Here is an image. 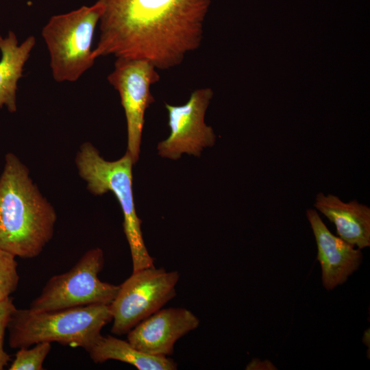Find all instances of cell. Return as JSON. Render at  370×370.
Masks as SVG:
<instances>
[{
  "label": "cell",
  "instance_id": "cell-1",
  "mask_svg": "<svg viewBox=\"0 0 370 370\" xmlns=\"http://www.w3.org/2000/svg\"><path fill=\"white\" fill-rule=\"evenodd\" d=\"M103 5L95 59H145L157 69L180 65L197 49L210 0H98Z\"/></svg>",
  "mask_w": 370,
  "mask_h": 370
},
{
  "label": "cell",
  "instance_id": "cell-2",
  "mask_svg": "<svg viewBox=\"0 0 370 370\" xmlns=\"http://www.w3.org/2000/svg\"><path fill=\"white\" fill-rule=\"evenodd\" d=\"M56 221L28 168L8 153L0 175V248L15 257L36 258L52 239Z\"/></svg>",
  "mask_w": 370,
  "mask_h": 370
},
{
  "label": "cell",
  "instance_id": "cell-3",
  "mask_svg": "<svg viewBox=\"0 0 370 370\" xmlns=\"http://www.w3.org/2000/svg\"><path fill=\"white\" fill-rule=\"evenodd\" d=\"M112 320L110 304H92L60 310L34 312L17 309L8 325L10 347H29L40 342H56L86 352Z\"/></svg>",
  "mask_w": 370,
  "mask_h": 370
},
{
  "label": "cell",
  "instance_id": "cell-4",
  "mask_svg": "<svg viewBox=\"0 0 370 370\" xmlns=\"http://www.w3.org/2000/svg\"><path fill=\"white\" fill-rule=\"evenodd\" d=\"M75 164L79 175L86 182L87 189L95 195L111 191L117 199L123 214V232L132 261V272L154 267L144 243L142 221L136 211L132 190V166L135 164L126 151L120 159L108 161L90 142L79 147Z\"/></svg>",
  "mask_w": 370,
  "mask_h": 370
},
{
  "label": "cell",
  "instance_id": "cell-5",
  "mask_svg": "<svg viewBox=\"0 0 370 370\" xmlns=\"http://www.w3.org/2000/svg\"><path fill=\"white\" fill-rule=\"evenodd\" d=\"M103 11V4L97 1L91 6L54 15L42 27L56 82H74L92 66L96 60L91 49L92 39Z\"/></svg>",
  "mask_w": 370,
  "mask_h": 370
},
{
  "label": "cell",
  "instance_id": "cell-6",
  "mask_svg": "<svg viewBox=\"0 0 370 370\" xmlns=\"http://www.w3.org/2000/svg\"><path fill=\"white\" fill-rule=\"evenodd\" d=\"M99 247L86 251L67 272L52 276L40 294L29 304L34 312H45L92 304H110L119 285L102 282L98 277L104 267Z\"/></svg>",
  "mask_w": 370,
  "mask_h": 370
},
{
  "label": "cell",
  "instance_id": "cell-7",
  "mask_svg": "<svg viewBox=\"0 0 370 370\" xmlns=\"http://www.w3.org/2000/svg\"><path fill=\"white\" fill-rule=\"evenodd\" d=\"M180 274L164 268L152 267L134 272L119 285L110 304L115 335L127 334L134 326L149 317L176 295Z\"/></svg>",
  "mask_w": 370,
  "mask_h": 370
},
{
  "label": "cell",
  "instance_id": "cell-8",
  "mask_svg": "<svg viewBox=\"0 0 370 370\" xmlns=\"http://www.w3.org/2000/svg\"><path fill=\"white\" fill-rule=\"evenodd\" d=\"M107 79L119 94L127 121V151L136 163L139 157L145 113L155 101L150 87L160 80V75L147 60L117 58Z\"/></svg>",
  "mask_w": 370,
  "mask_h": 370
},
{
  "label": "cell",
  "instance_id": "cell-9",
  "mask_svg": "<svg viewBox=\"0 0 370 370\" xmlns=\"http://www.w3.org/2000/svg\"><path fill=\"white\" fill-rule=\"evenodd\" d=\"M212 95L209 88H198L192 92L185 104L165 103L170 134L158 145L160 156L172 160L180 158L184 153L199 156L204 147L214 145V133L204 121Z\"/></svg>",
  "mask_w": 370,
  "mask_h": 370
},
{
  "label": "cell",
  "instance_id": "cell-10",
  "mask_svg": "<svg viewBox=\"0 0 370 370\" xmlns=\"http://www.w3.org/2000/svg\"><path fill=\"white\" fill-rule=\"evenodd\" d=\"M199 323V318L187 308H160L130 330L127 338L143 352L169 356L177 341L197 329Z\"/></svg>",
  "mask_w": 370,
  "mask_h": 370
},
{
  "label": "cell",
  "instance_id": "cell-11",
  "mask_svg": "<svg viewBox=\"0 0 370 370\" xmlns=\"http://www.w3.org/2000/svg\"><path fill=\"white\" fill-rule=\"evenodd\" d=\"M306 217L312 230L317 247V260L322 272V284L331 291L345 283L356 271L362 260L360 249L334 236L314 209H308Z\"/></svg>",
  "mask_w": 370,
  "mask_h": 370
},
{
  "label": "cell",
  "instance_id": "cell-12",
  "mask_svg": "<svg viewBox=\"0 0 370 370\" xmlns=\"http://www.w3.org/2000/svg\"><path fill=\"white\" fill-rule=\"evenodd\" d=\"M314 206L336 228L338 236L349 244L364 249L370 246V208L357 200L345 203L336 195H317Z\"/></svg>",
  "mask_w": 370,
  "mask_h": 370
},
{
  "label": "cell",
  "instance_id": "cell-13",
  "mask_svg": "<svg viewBox=\"0 0 370 370\" xmlns=\"http://www.w3.org/2000/svg\"><path fill=\"white\" fill-rule=\"evenodd\" d=\"M36 44L34 36H28L21 45L10 31L5 38L0 36V109L5 106L10 112L16 111L17 82Z\"/></svg>",
  "mask_w": 370,
  "mask_h": 370
},
{
  "label": "cell",
  "instance_id": "cell-14",
  "mask_svg": "<svg viewBox=\"0 0 370 370\" xmlns=\"http://www.w3.org/2000/svg\"><path fill=\"white\" fill-rule=\"evenodd\" d=\"M95 363L115 360L138 370H175L177 362L169 356L151 355L134 347L128 341L114 336H101L87 352Z\"/></svg>",
  "mask_w": 370,
  "mask_h": 370
},
{
  "label": "cell",
  "instance_id": "cell-15",
  "mask_svg": "<svg viewBox=\"0 0 370 370\" xmlns=\"http://www.w3.org/2000/svg\"><path fill=\"white\" fill-rule=\"evenodd\" d=\"M32 346L18 349L9 370L43 369V362L51 349V343L40 342Z\"/></svg>",
  "mask_w": 370,
  "mask_h": 370
},
{
  "label": "cell",
  "instance_id": "cell-16",
  "mask_svg": "<svg viewBox=\"0 0 370 370\" xmlns=\"http://www.w3.org/2000/svg\"><path fill=\"white\" fill-rule=\"evenodd\" d=\"M15 258L0 248V301L9 297L18 287L19 275Z\"/></svg>",
  "mask_w": 370,
  "mask_h": 370
},
{
  "label": "cell",
  "instance_id": "cell-17",
  "mask_svg": "<svg viewBox=\"0 0 370 370\" xmlns=\"http://www.w3.org/2000/svg\"><path fill=\"white\" fill-rule=\"evenodd\" d=\"M16 307L10 297L0 301V370L10 361V356L4 349V337L8 323Z\"/></svg>",
  "mask_w": 370,
  "mask_h": 370
}]
</instances>
